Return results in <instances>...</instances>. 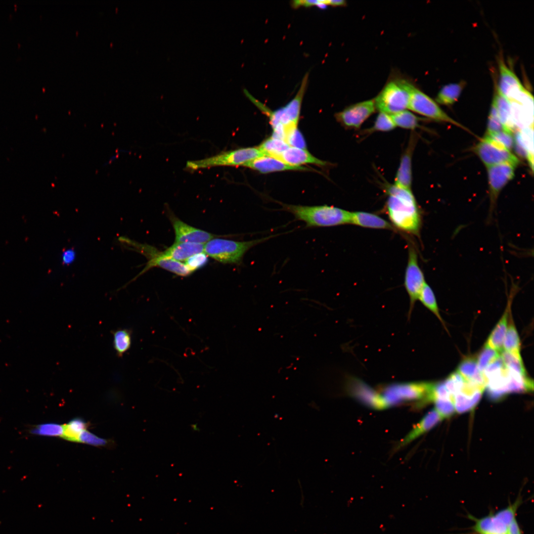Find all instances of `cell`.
Here are the masks:
<instances>
[{
  "instance_id": "1",
  "label": "cell",
  "mask_w": 534,
  "mask_h": 534,
  "mask_svg": "<svg viewBox=\"0 0 534 534\" xmlns=\"http://www.w3.org/2000/svg\"><path fill=\"white\" fill-rule=\"evenodd\" d=\"M386 210L392 225L404 232L418 235L421 216L411 190L396 185L387 187Z\"/></svg>"
},
{
  "instance_id": "2",
  "label": "cell",
  "mask_w": 534,
  "mask_h": 534,
  "mask_svg": "<svg viewBox=\"0 0 534 534\" xmlns=\"http://www.w3.org/2000/svg\"><path fill=\"white\" fill-rule=\"evenodd\" d=\"M309 77V73L307 72L293 98L285 106L275 111L268 109L251 94L247 96L253 103L268 116L273 129L272 136L284 140L289 134L297 129L301 105L308 85Z\"/></svg>"
},
{
  "instance_id": "3",
  "label": "cell",
  "mask_w": 534,
  "mask_h": 534,
  "mask_svg": "<svg viewBox=\"0 0 534 534\" xmlns=\"http://www.w3.org/2000/svg\"><path fill=\"white\" fill-rule=\"evenodd\" d=\"M282 209L292 214L307 227H330L350 223L351 213L328 205L303 206L281 204Z\"/></svg>"
},
{
  "instance_id": "4",
  "label": "cell",
  "mask_w": 534,
  "mask_h": 534,
  "mask_svg": "<svg viewBox=\"0 0 534 534\" xmlns=\"http://www.w3.org/2000/svg\"><path fill=\"white\" fill-rule=\"evenodd\" d=\"M522 503L518 497L512 503L497 512H490L480 518L469 515L474 522L472 534H523L516 518L517 511Z\"/></svg>"
},
{
  "instance_id": "5",
  "label": "cell",
  "mask_w": 534,
  "mask_h": 534,
  "mask_svg": "<svg viewBox=\"0 0 534 534\" xmlns=\"http://www.w3.org/2000/svg\"><path fill=\"white\" fill-rule=\"evenodd\" d=\"M275 236L277 235L247 241L214 238L204 244V253L222 263L238 264L249 250Z\"/></svg>"
},
{
  "instance_id": "6",
  "label": "cell",
  "mask_w": 534,
  "mask_h": 534,
  "mask_svg": "<svg viewBox=\"0 0 534 534\" xmlns=\"http://www.w3.org/2000/svg\"><path fill=\"white\" fill-rule=\"evenodd\" d=\"M413 86L400 79L389 82L374 99L376 109L389 115L405 110Z\"/></svg>"
},
{
  "instance_id": "7",
  "label": "cell",
  "mask_w": 534,
  "mask_h": 534,
  "mask_svg": "<svg viewBox=\"0 0 534 534\" xmlns=\"http://www.w3.org/2000/svg\"><path fill=\"white\" fill-rule=\"evenodd\" d=\"M264 156L259 147L241 148L221 152L205 159L188 161L186 168L195 171L216 166H243L246 163Z\"/></svg>"
},
{
  "instance_id": "8",
  "label": "cell",
  "mask_w": 534,
  "mask_h": 534,
  "mask_svg": "<svg viewBox=\"0 0 534 534\" xmlns=\"http://www.w3.org/2000/svg\"><path fill=\"white\" fill-rule=\"evenodd\" d=\"M433 383H412L391 385L380 394L387 407L404 401H420L419 404L431 402Z\"/></svg>"
},
{
  "instance_id": "9",
  "label": "cell",
  "mask_w": 534,
  "mask_h": 534,
  "mask_svg": "<svg viewBox=\"0 0 534 534\" xmlns=\"http://www.w3.org/2000/svg\"><path fill=\"white\" fill-rule=\"evenodd\" d=\"M408 108L428 118L449 123L467 130L445 113L435 101L414 86L411 90Z\"/></svg>"
},
{
  "instance_id": "10",
  "label": "cell",
  "mask_w": 534,
  "mask_h": 534,
  "mask_svg": "<svg viewBox=\"0 0 534 534\" xmlns=\"http://www.w3.org/2000/svg\"><path fill=\"white\" fill-rule=\"evenodd\" d=\"M475 150L487 167L503 163L517 165L519 162L510 150L487 135L477 145Z\"/></svg>"
},
{
  "instance_id": "11",
  "label": "cell",
  "mask_w": 534,
  "mask_h": 534,
  "mask_svg": "<svg viewBox=\"0 0 534 534\" xmlns=\"http://www.w3.org/2000/svg\"><path fill=\"white\" fill-rule=\"evenodd\" d=\"M425 283L424 274L418 265L416 251L414 247L410 246L404 282L410 300L408 317H410L415 303L418 300L420 293Z\"/></svg>"
},
{
  "instance_id": "12",
  "label": "cell",
  "mask_w": 534,
  "mask_h": 534,
  "mask_svg": "<svg viewBox=\"0 0 534 534\" xmlns=\"http://www.w3.org/2000/svg\"><path fill=\"white\" fill-rule=\"evenodd\" d=\"M516 166L511 163H503L487 167L490 203L488 218L490 221L498 196L505 185L514 178Z\"/></svg>"
},
{
  "instance_id": "13",
  "label": "cell",
  "mask_w": 534,
  "mask_h": 534,
  "mask_svg": "<svg viewBox=\"0 0 534 534\" xmlns=\"http://www.w3.org/2000/svg\"><path fill=\"white\" fill-rule=\"evenodd\" d=\"M149 259L144 269L132 281L154 267H158L177 275L186 276L192 273L186 265L181 262L162 256L161 253L147 245L139 244L137 250Z\"/></svg>"
},
{
  "instance_id": "14",
  "label": "cell",
  "mask_w": 534,
  "mask_h": 534,
  "mask_svg": "<svg viewBox=\"0 0 534 534\" xmlns=\"http://www.w3.org/2000/svg\"><path fill=\"white\" fill-rule=\"evenodd\" d=\"M374 99L351 105L335 115L336 119L348 129H358L375 110Z\"/></svg>"
},
{
  "instance_id": "15",
  "label": "cell",
  "mask_w": 534,
  "mask_h": 534,
  "mask_svg": "<svg viewBox=\"0 0 534 534\" xmlns=\"http://www.w3.org/2000/svg\"><path fill=\"white\" fill-rule=\"evenodd\" d=\"M175 233V242H188L205 244L216 235L197 228L182 222L175 216H170Z\"/></svg>"
},
{
  "instance_id": "16",
  "label": "cell",
  "mask_w": 534,
  "mask_h": 534,
  "mask_svg": "<svg viewBox=\"0 0 534 534\" xmlns=\"http://www.w3.org/2000/svg\"><path fill=\"white\" fill-rule=\"evenodd\" d=\"M484 390L465 381L460 391L453 398L455 411L462 413L473 410L480 400Z\"/></svg>"
},
{
  "instance_id": "17",
  "label": "cell",
  "mask_w": 534,
  "mask_h": 534,
  "mask_svg": "<svg viewBox=\"0 0 534 534\" xmlns=\"http://www.w3.org/2000/svg\"><path fill=\"white\" fill-rule=\"evenodd\" d=\"M257 171L261 173L287 170H309L302 166H294L288 165L282 161L270 156H264L252 160L243 165Z\"/></svg>"
},
{
  "instance_id": "18",
  "label": "cell",
  "mask_w": 534,
  "mask_h": 534,
  "mask_svg": "<svg viewBox=\"0 0 534 534\" xmlns=\"http://www.w3.org/2000/svg\"><path fill=\"white\" fill-rule=\"evenodd\" d=\"M284 163L294 166H301L306 164L325 166L327 162L314 157L306 149L289 146L277 158Z\"/></svg>"
},
{
  "instance_id": "19",
  "label": "cell",
  "mask_w": 534,
  "mask_h": 534,
  "mask_svg": "<svg viewBox=\"0 0 534 534\" xmlns=\"http://www.w3.org/2000/svg\"><path fill=\"white\" fill-rule=\"evenodd\" d=\"M442 420L443 419L436 409H432L400 441L398 447L400 448L410 443L420 436L430 430Z\"/></svg>"
},
{
  "instance_id": "20",
  "label": "cell",
  "mask_w": 534,
  "mask_h": 534,
  "mask_svg": "<svg viewBox=\"0 0 534 534\" xmlns=\"http://www.w3.org/2000/svg\"><path fill=\"white\" fill-rule=\"evenodd\" d=\"M204 244L188 242H175L169 248L161 252L166 258L177 261H185L189 257L204 252Z\"/></svg>"
},
{
  "instance_id": "21",
  "label": "cell",
  "mask_w": 534,
  "mask_h": 534,
  "mask_svg": "<svg viewBox=\"0 0 534 534\" xmlns=\"http://www.w3.org/2000/svg\"><path fill=\"white\" fill-rule=\"evenodd\" d=\"M414 142L410 138L408 147L402 155L399 168L395 178V185L411 190V156Z\"/></svg>"
},
{
  "instance_id": "22",
  "label": "cell",
  "mask_w": 534,
  "mask_h": 534,
  "mask_svg": "<svg viewBox=\"0 0 534 534\" xmlns=\"http://www.w3.org/2000/svg\"><path fill=\"white\" fill-rule=\"evenodd\" d=\"M350 223L363 227L393 229L391 223L377 215L356 211L351 213Z\"/></svg>"
},
{
  "instance_id": "23",
  "label": "cell",
  "mask_w": 534,
  "mask_h": 534,
  "mask_svg": "<svg viewBox=\"0 0 534 534\" xmlns=\"http://www.w3.org/2000/svg\"><path fill=\"white\" fill-rule=\"evenodd\" d=\"M457 371L468 382L485 389L486 381L483 372L478 368L477 360L473 357L463 359Z\"/></svg>"
},
{
  "instance_id": "24",
  "label": "cell",
  "mask_w": 534,
  "mask_h": 534,
  "mask_svg": "<svg viewBox=\"0 0 534 534\" xmlns=\"http://www.w3.org/2000/svg\"><path fill=\"white\" fill-rule=\"evenodd\" d=\"M495 87L492 101L496 106L501 123L506 128L511 131L513 125L511 103L510 100L501 93L497 86Z\"/></svg>"
},
{
  "instance_id": "25",
  "label": "cell",
  "mask_w": 534,
  "mask_h": 534,
  "mask_svg": "<svg viewBox=\"0 0 534 534\" xmlns=\"http://www.w3.org/2000/svg\"><path fill=\"white\" fill-rule=\"evenodd\" d=\"M507 312L506 310L491 331L486 343L499 353L503 351V343L507 329Z\"/></svg>"
},
{
  "instance_id": "26",
  "label": "cell",
  "mask_w": 534,
  "mask_h": 534,
  "mask_svg": "<svg viewBox=\"0 0 534 534\" xmlns=\"http://www.w3.org/2000/svg\"><path fill=\"white\" fill-rule=\"evenodd\" d=\"M464 87V83H451L444 86L439 91L436 102L445 105H450L458 99Z\"/></svg>"
},
{
  "instance_id": "27",
  "label": "cell",
  "mask_w": 534,
  "mask_h": 534,
  "mask_svg": "<svg viewBox=\"0 0 534 534\" xmlns=\"http://www.w3.org/2000/svg\"><path fill=\"white\" fill-rule=\"evenodd\" d=\"M63 434L61 436L64 439L79 442V438L83 431L87 429V423L80 418H76L71 420L67 424L62 425Z\"/></svg>"
},
{
  "instance_id": "28",
  "label": "cell",
  "mask_w": 534,
  "mask_h": 534,
  "mask_svg": "<svg viewBox=\"0 0 534 534\" xmlns=\"http://www.w3.org/2000/svg\"><path fill=\"white\" fill-rule=\"evenodd\" d=\"M289 146L283 139L271 136L263 141L259 148L265 156L277 159Z\"/></svg>"
},
{
  "instance_id": "29",
  "label": "cell",
  "mask_w": 534,
  "mask_h": 534,
  "mask_svg": "<svg viewBox=\"0 0 534 534\" xmlns=\"http://www.w3.org/2000/svg\"><path fill=\"white\" fill-rule=\"evenodd\" d=\"M132 332L129 329L120 328L113 332V345L118 356H122L131 347Z\"/></svg>"
},
{
  "instance_id": "30",
  "label": "cell",
  "mask_w": 534,
  "mask_h": 534,
  "mask_svg": "<svg viewBox=\"0 0 534 534\" xmlns=\"http://www.w3.org/2000/svg\"><path fill=\"white\" fill-rule=\"evenodd\" d=\"M503 350L517 357L522 359L520 354V341L517 330L513 324L510 323L507 329L503 343Z\"/></svg>"
},
{
  "instance_id": "31",
  "label": "cell",
  "mask_w": 534,
  "mask_h": 534,
  "mask_svg": "<svg viewBox=\"0 0 534 534\" xmlns=\"http://www.w3.org/2000/svg\"><path fill=\"white\" fill-rule=\"evenodd\" d=\"M418 299L428 309L432 312L443 323L440 314L436 297L432 289L426 282L420 293Z\"/></svg>"
},
{
  "instance_id": "32",
  "label": "cell",
  "mask_w": 534,
  "mask_h": 534,
  "mask_svg": "<svg viewBox=\"0 0 534 534\" xmlns=\"http://www.w3.org/2000/svg\"><path fill=\"white\" fill-rule=\"evenodd\" d=\"M390 116L396 127L414 130L418 126L419 118L406 110Z\"/></svg>"
},
{
  "instance_id": "33",
  "label": "cell",
  "mask_w": 534,
  "mask_h": 534,
  "mask_svg": "<svg viewBox=\"0 0 534 534\" xmlns=\"http://www.w3.org/2000/svg\"><path fill=\"white\" fill-rule=\"evenodd\" d=\"M29 432L34 435L61 437L63 434V426L55 423H46L35 425L31 427Z\"/></svg>"
},
{
  "instance_id": "34",
  "label": "cell",
  "mask_w": 534,
  "mask_h": 534,
  "mask_svg": "<svg viewBox=\"0 0 534 534\" xmlns=\"http://www.w3.org/2000/svg\"><path fill=\"white\" fill-rule=\"evenodd\" d=\"M500 356L506 368L523 376H527L522 359L504 350L500 353Z\"/></svg>"
},
{
  "instance_id": "35",
  "label": "cell",
  "mask_w": 534,
  "mask_h": 534,
  "mask_svg": "<svg viewBox=\"0 0 534 534\" xmlns=\"http://www.w3.org/2000/svg\"><path fill=\"white\" fill-rule=\"evenodd\" d=\"M500 353L485 344L480 353L477 361L479 370L483 372L491 363L500 357Z\"/></svg>"
},
{
  "instance_id": "36",
  "label": "cell",
  "mask_w": 534,
  "mask_h": 534,
  "mask_svg": "<svg viewBox=\"0 0 534 534\" xmlns=\"http://www.w3.org/2000/svg\"><path fill=\"white\" fill-rule=\"evenodd\" d=\"M503 130L510 131L506 128L501 123L498 117L496 106L494 102L492 101L487 125V135L491 134Z\"/></svg>"
},
{
  "instance_id": "37",
  "label": "cell",
  "mask_w": 534,
  "mask_h": 534,
  "mask_svg": "<svg viewBox=\"0 0 534 534\" xmlns=\"http://www.w3.org/2000/svg\"><path fill=\"white\" fill-rule=\"evenodd\" d=\"M395 127L396 126L391 116L380 112L377 116L374 125L368 130V132L371 133L375 131L387 132L394 129Z\"/></svg>"
},
{
  "instance_id": "38",
  "label": "cell",
  "mask_w": 534,
  "mask_h": 534,
  "mask_svg": "<svg viewBox=\"0 0 534 534\" xmlns=\"http://www.w3.org/2000/svg\"><path fill=\"white\" fill-rule=\"evenodd\" d=\"M465 381L464 378L456 371L450 374L444 382L453 398V396L460 391Z\"/></svg>"
},
{
  "instance_id": "39",
  "label": "cell",
  "mask_w": 534,
  "mask_h": 534,
  "mask_svg": "<svg viewBox=\"0 0 534 534\" xmlns=\"http://www.w3.org/2000/svg\"><path fill=\"white\" fill-rule=\"evenodd\" d=\"M435 409L443 419L448 418L456 412L453 401L448 399H436Z\"/></svg>"
},
{
  "instance_id": "40",
  "label": "cell",
  "mask_w": 534,
  "mask_h": 534,
  "mask_svg": "<svg viewBox=\"0 0 534 534\" xmlns=\"http://www.w3.org/2000/svg\"><path fill=\"white\" fill-rule=\"evenodd\" d=\"M291 5L294 8L300 7H310L316 6L320 8H325L327 6H337L338 1L337 0H300L291 1Z\"/></svg>"
},
{
  "instance_id": "41",
  "label": "cell",
  "mask_w": 534,
  "mask_h": 534,
  "mask_svg": "<svg viewBox=\"0 0 534 534\" xmlns=\"http://www.w3.org/2000/svg\"><path fill=\"white\" fill-rule=\"evenodd\" d=\"M487 135L497 141L509 150L512 149L514 146V137L510 131L503 130Z\"/></svg>"
},
{
  "instance_id": "42",
  "label": "cell",
  "mask_w": 534,
  "mask_h": 534,
  "mask_svg": "<svg viewBox=\"0 0 534 534\" xmlns=\"http://www.w3.org/2000/svg\"><path fill=\"white\" fill-rule=\"evenodd\" d=\"M207 257L204 252L197 254L186 259L184 264L192 272L206 265L208 262Z\"/></svg>"
},
{
  "instance_id": "43",
  "label": "cell",
  "mask_w": 534,
  "mask_h": 534,
  "mask_svg": "<svg viewBox=\"0 0 534 534\" xmlns=\"http://www.w3.org/2000/svg\"><path fill=\"white\" fill-rule=\"evenodd\" d=\"M79 442L95 446H104L107 444L105 439L100 438L87 430L81 434Z\"/></svg>"
},
{
  "instance_id": "44",
  "label": "cell",
  "mask_w": 534,
  "mask_h": 534,
  "mask_svg": "<svg viewBox=\"0 0 534 534\" xmlns=\"http://www.w3.org/2000/svg\"><path fill=\"white\" fill-rule=\"evenodd\" d=\"M285 141L290 146L306 149L305 139L298 129L288 134L285 139Z\"/></svg>"
},
{
  "instance_id": "45",
  "label": "cell",
  "mask_w": 534,
  "mask_h": 534,
  "mask_svg": "<svg viewBox=\"0 0 534 534\" xmlns=\"http://www.w3.org/2000/svg\"><path fill=\"white\" fill-rule=\"evenodd\" d=\"M76 253L74 250L68 249L65 250L62 255V261L64 265H69L75 259Z\"/></svg>"
},
{
  "instance_id": "46",
  "label": "cell",
  "mask_w": 534,
  "mask_h": 534,
  "mask_svg": "<svg viewBox=\"0 0 534 534\" xmlns=\"http://www.w3.org/2000/svg\"><path fill=\"white\" fill-rule=\"evenodd\" d=\"M126 151L124 150H119L118 151L114 153V155L109 158V159L106 162V165L111 164L114 161H115L120 155L122 154V152H125Z\"/></svg>"
},
{
  "instance_id": "47",
  "label": "cell",
  "mask_w": 534,
  "mask_h": 534,
  "mask_svg": "<svg viewBox=\"0 0 534 534\" xmlns=\"http://www.w3.org/2000/svg\"><path fill=\"white\" fill-rule=\"evenodd\" d=\"M191 427L194 431H199V429L197 426V424H193L191 425Z\"/></svg>"
}]
</instances>
